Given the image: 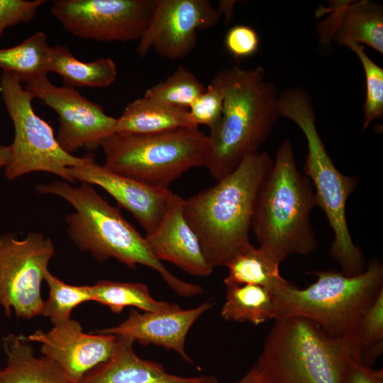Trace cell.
<instances>
[{
	"label": "cell",
	"mask_w": 383,
	"mask_h": 383,
	"mask_svg": "<svg viewBox=\"0 0 383 383\" xmlns=\"http://www.w3.org/2000/svg\"><path fill=\"white\" fill-rule=\"evenodd\" d=\"M35 190L39 194L61 197L74 207V212L65 216L67 234L80 250L90 253L97 261L113 258L133 270L138 265L148 267L158 272L180 296L192 297L204 292L201 286L171 273L152 252L145 237L91 184L82 182L73 186L66 181H55L36 184Z\"/></svg>",
	"instance_id": "1"
},
{
	"label": "cell",
	"mask_w": 383,
	"mask_h": 383,
	"mask_svg": "<svg viewBox=\"0 0 383 383\" xmlns=\"http://www.w3.org/2000/svg\"><path fill=\"white\" fill-rule=\"evenodd\" d=\"M211 82L221 90L223 105L219 122L208 135L210 152L206 167L218 181L266 141L280 117L279 94L262 66L226 68Z\"/></svg>",
	"instance_id": "2"
},
{
	"label": "cell",
	"mask_w": 383,
	"mask_h": 383,
	"mask_svg": "<svg viewBox=\"0 0 383 383\" xmlns=\"http://www.w3.org/2000/svg\"><path fill=\"white\" fill-rule=\"evenodd\" d=\"M273 165L267 152L245 157L217 183L184 199V217L214 269L250 243L249 233L260 187Z\"/></svg>",
	"instance_id": "3"
},
{
	"label": "cell",
	"mask_w": 383,
	"mask_h": 383,
	"mask_svg": "<svg viewBox=\"0 0 383 383\" xmlns=\"http://www.w3.org/2000/svg\"><path fill=\"white\" fill-rule=\"evenodd\" d=\"M317 206L310 179L298 170L294 149L286 139L258 191L251 230L259 247L281 263L292 255H306L318 245L310 222Z\"/></svg>",
	"instance_id": "4"
},
{
	"label": "cell",
	"mask_w": 383,
	"mask_h": 383,
	"mask_svg": "<svg viewBox=\"0 0 383 383\" xmlns=\"http://www.w3.org/2000/svg\"><path fill=\"white\" fill-rule=\"evenodd\" d=\"M278 109L280 117L292 121L305 136L304 174L310 179L317 206L323 211L333 233L331 257L345 275L362 274L367 264L362 250L352 239L346 219L347 201L357 186V178L341 173L328 154L316 128L311 98L305 89L296 87L279 94Z\"/></svg>",
	"instance_id": "5"
},
{
	"label": "cell",
	"mask_w": 383,
	"mask_h": 383,
	"mask_svg": "<svg viewBox=\"0 0 383 383\" xmlns=\"http://www.w3.org/2000/svg\"><path fill=\"white\" fill-rule=\"evenodd\" d=\"M311 274L317 279L306 288L287 282L272 292L274 321L305 318L331 337L350 343L360 319L383 291V265L372 259L353 277L334 270Z\"/></svg>",
	"instance_id": "6"
},
{
	"label": "cell",
	"mask_w": 383,
	"mask_h": 383,
	"mask_svg": "<svg viewBox=\"0 0 383 383\" xmlns=\"http://www.w3.org/2000/svg\"><path fill=\"white\" fill-rule=\"evenodd\" d=\"M350 343L302 317L276 320L257 363L265 383H345Z\"/></svg>",
	"instance_id": "7"
},
{
	"label": "cell",
	"mask_w": 383,
	"mask_h": 383,
	"mask_svg": "<svg viewBox=\"0 0 383 383\" xmlns=\"http://www.w3.org/2000/svg\"><path fill=\"white\" fill-rule=\"evenodd\" d=\"M100 147L106 168L160 188H169L192 168L206 167L210 152L209 136L198 128L150 135L116 133Z\"/></svg>",
	"instance_id": "8"
},
{
	"label": "cell",
	"mask_w": 383,
	"mask_h": 383,
	"mask_svg": "<svg viewBox=\"0 0 383 383\" xmlns=\"http://www.w3.org/2000/svg\"><path fill=\"white\" fill-rule=\"evenodd\" d=\"M0 94L14 127L13 140L9 145L11 157L4 167L6 177L14 179L40 171L74 183L67 172L68 168L84 165L94 160V156L89 153L75 157L60 148L52 127L34 112V97L16 76L2 72Z\"/></svg>",
	"instance_id": "9"
},
{
	"label": "cell",
	"mask_w": 383,
	"mask_h": 383,
	"mask_svg": "<svg viewBox=\"0 0 383 383\" xmlns=\"http://www.w3.org/2000/svg\"><path fill=\"white\" fill-rule=\"evenodd\" d=\"M54 255L51 239L40 233L22 240L11 234L0 237V307L7 317L12 313L23 319L41 315V283Z\"/></svg>",
	"instance_id": "10"
},
{
	"label": "cell",
	"mask_w": 383,
	"mask_h": 383,
	"mask_svg": "<svg viewBox=\"0 0 383 383\" xmlns=\"http://www.w3.org/2000/svg\"><path fill=\"white\" fill-rule=\"evenodd\" d=\"M153 0H56L50 11L71 35L99 42L138 40Z\"/></svg>",
	"instance_id": "11"
},
{
	"label": "cell",
	"mask_w": 383,
	"mask_h": 383,
	"mask_svg": "<svg viewBox=\"0 0 383 383\" xmlns=\"http://www.w3.org/2000/svg\"><path fill=\"white\" fill-rule=\"evenodd\" d=\"M25 89L57 113L56 140L69 154L80 148L96 149L104 138L116 133V118L72 87H57L45 76L28 82Z\"/></svg>",
	"instance_id": "12"
},
{
	"label": "cell",
	"mask_w": 383,
	"mask_h": 383,
	"mask_svg": "<svg viewBox=\"0 0 383 383\" xmlns=\"http://www.w3.org/2000/svg\"><path fill=\"white\" fill-rule=\"evenodd\" d=\"M221 17L207 0H153L136 53L143 57L153 49L165 58L182 59L196 48L197 31L214 27Z\"/></svg>",
	"instance_id": "13"
},
{
	"label": "cell",
	"mask_w": 383,
	"mask_h": 383,
	"mask_svg": "<svg viewBox=\"0 0 383 383\" xmlns=\"http://www.w3.org/2000/svg\"><path fill=\"white\" fill-rule=\"evenodd\" d=\"M27 338L38 343L43 355L56 364L72 383H79L110 357L118 336L84 333L79 322L70 318L54 325L48 332L36 330Z\"/></svg>",
	"instance_id": "14"
},
{
	"label": "cell",
	"mask_w": 383,
	"mask_h": 383,
	"mask_svg": "<svg viewBox=\"0 0 383 383\" xmlns=\"http://www.w3.org/2000/svg\"><path fill=\"white\" fill-rule=\"evenodd\" d=\"M67 172L75 181L104 189L135 217L146 233H151L160 223L172 193L169 188L151 187L113 172L94 160L70 167Z\"/></svg>",
	"instance_id": "15"
},
{
	"label": "cell",
	"mask_w": 383,
	"mask_h": 383,
	"mask_svg": "<svg viewBox=\"0 0 383 383\" xmlns=\"http://www.w3.org/2000/svg\"><path fill=\"white\" fill-rule=\"evenodd\" d=\"M213 306V303L208 299L195 308H180L167 312L141 313L131 309L128 318L118 325L92 332L125 336L143 345L152 344L174 350L199 369L185 350V340L194 322Z\"/></svg>",
	"instance_id": "16"
},
{
	"label": "cell",
	"mask_w": 383,
	"mask_h": 383,
	"mask_svg": "<svg viewBox=\"0 0 383 383\" xmlns=\"http://www.w3.org/2000/svg\"><path fill=\"white\" fill-rule=\"evenodd\" d=\"M184 203L182 197L172 192L162 219L145 237L150 250L160 261L173 263L192 275L207 277L213 268L184 217Z\"/></svg>",
	"instance_id": "17"
},
{
	"label": "cell",
	"mask_w": 383,
	"mask_h": 383,
	"mask_svg": "<svg viewBox=\"0 0 383 383\" xmlns=\"http://www.w3.org/2000/svg\"><path fill=\"white\" fill-rule=\"evenodd\" d=\"M328 17L318 26L323 43L332 40L345 45L348 42L365 44L383 54V8L368 0L333 1L318 9V16Z\"/></svg>",
	"instance_id": "18"
},
{
	"label": "cell",
	"mask_w": 383,
	"mask_h": 383,
	"mask_svg": "<svg viewBox=\"0 0 383 383\" xmlns=\"http://www.w3.org/2000/svg\"><path fill=\"white\" fill-rule=\"evenodd\" d=\"M117 336L110 357L79 383H218L212 375L185 377L168 373L160 364L140 357L133 350V339Z\"/></svg>",
	"instance_id": "19"
},
{
	"label": "cell",
	"mask_w": 383,
	"mask_h": 383,
	"mask_svg": "<svg viewBox=\"0 0 383 383\" xmlns=\"http://www.w3.org/2000/svg\"><path fill=\"white\" fill-rule=\"evenodd\" d=\"M1 345L6 360L0 383H72L52 361L34 355L27 336L9 333L2 337Z\"/></svg>",
	"instance_id": "20"
},
{
	"label": "cell",
	"mask_w": 383,
	"mask_h": 383,
	"mask_svg": "<svg viewBox=\"0 0 383 383\" xmlns=\"http://www.w3.org/2000/svg\"><path fill=\"white\" fill-rule=\"evenodd\" d=\"M184 128H198L187 109L143 96L129 102L116 118V133L150 135Z\"/></svg>",
	"instance_id": "21"
},
{
	"label": "cell",
	"mask_w": 383,
	"mask_h": 383,
	"mask_svg": "<svg viewBox=\"0 0 383 383\" xmlns=\"http://www.w3.org/2000/svg\"><path fill=\"white\" fill-rule=\"evenodd\" d=\"M48 71L59 74L67 87L104 88L111 85L117 77V67L109 57L84 62L77 59L67 46L50 48Z\"/></svg>",
	"instance_id": "22"
},
{
	"label": "cell",
	"mask_w": 383,
	"mask_h": 383,
	"mask_svg": "<svg viewBox=\"0 0 383 383\" xmlns=\"http://www.w3.org/2000/svg\"><path fill=\"white\" fill-rule=\"evenodd\" d=\"M280 263L260 247L251 243L243 248L227 263L228 275L223 283L228 285L261 286L272 294L287 281L279 272Z\"/></svg>",
	"instance_id": "23"
},
{
	"label": "cell",
	"mask_w": 383,
	"mask_h": 383,
	"mask_svg": "<svg viewBox=\"0 0 383 383\" xmlns=\"http://www.w3.org/2000/svg\"><path fill=\"white\" fill-rule=\"evenodd\" d=\"M91 287L92 301L106 306L114 313H120L128 306L144 312H167L181 308L177 304L154 299L148 287L140 282L100 280Z\"/></svg>",
	"instance_id": "24"
},
{
	"label": "cell",
	"mask_w": 383,
	"mask_h": 383,
	"mask_svg": "<svg viewBox=\"0 0 383 383\" xmlns=\"http://www.w3.org/2000/svg\"><path fill=\"white\" fill-rule=\"evenodd\" d=\"M221 315L227 320L257 326L274 320L272 294L252 284L228 285Z\"/></svg>",
	"instance_id": "25"
},
{
	"label": "cell",
	"mask_w": 383,
	"mask_h": 383,
	"mask_svg": "<svg viewBox=\"0 0 383 383\" xmlns=\"http://www.w3.org/2000/svg\"><path fill=\"white\" fill-rule=\"evenodd\" d=\"M50 48L45 33L36 32L14 46L1 48L0 68L25 83L48 76Z\"/></svg>",
	"instance_id": "26"
},
{
	"label": "cell",
	"mask_w": 383,
	"mask_h": 383,
	"mask_svg": "<svg viewBox=\"0 0 383 383\" xmlns=\"http://www.w3.org/2000/svg\"><path fill=\"white\" fill-rule=\"evenodd\" d=\"M355 360L372 366L383 351V291L360 319L350 343Z\"/></svg>",
	"instance_id": "27"
},
{
	"label": "cell",
	"mask_w": 383,
	"mask_h": 383,
	"mask_svg": "<svg viewBox=\"0 0 383 383\" xmlns=\"http://www.w3.org/2000/svg\"><path fill=\"white\" fill-rule=\"evenodd\" d=\"M49 288V296L44 301L41 315L48 318L52 325L70 320L72 310L79 304L92 301L90 285L68 284L49 270L45 275Z\"/></svg>",
	"instance_id": "28"
},
{
	"label": "cell",
	"mask_w": 383,
	"mask_h": 383,
	"mask_svg": "<svg viewBox=\"0 0 383 383\" xmlns=\"http://www.w3.org/2000/svg\"><path fill=\"white\" fill-rule=\"evenodd\" d=\"M205 89L192 72L179 66L166 79L148 89L144 96L188 110Z\"/></svg>",
	"instance_id": "29"
},
{
	"label": "cell",
	"mask_w": 383,
	"mask_h": 383,
	"mask_svg": "<svg viewBox=\"0 0 383 383\" xmlns=\"http://www.w3.org/2000/svg\"><path fill=\"white\" fill-rule=\"evenodd\" d=\"M345 46L358 57L365 72L366 95L363 106V128H366L372 121L383 116V69L367 55L362 45L348 42Z\"/></svg>",
	"instance_id": "30"
},
{
	"label": "cell",
	"mask_w": 383,
	"mask_h": 383,
	"mask_svg": "<svg viewBox=\"0 0 383 383\" xmlns=\"http://www.w3.org/2000/svg\"><path fill=\"white\" fill-rule=\"evenodd\" d=\"M223 105V97L221 90L214 84L206 87L191 104L188 109L192 121L197 127L204 125L213 129L219 122Z\"/></svg>",
	"instance_id": "31"
},
{
	"label": "cell",
	"mask_w": 383,
	"mask_h": 383,
	"mask_svg": "<svg viewBox=\"0 0 383 383\" xmlns=\"http://www.w3.org/2000/svg\"><path fill=\"white\" fill-rule=\"evenodd\" d=\"M224 45L227 51L235 59L254 55L260 47L257 31L250 26L235 25L226 32Z\"/></svg>",
	"instance_id": "32"
},
{
	"label": "cell",
	"mask_w": 383,
	"mask_h": 383,
	"mask_svg": "<svg viewBox=\"0 0 383 383\" xmlns=\"http://www.w3.org/2000/svg\"><path fill=\"white\" fill-rule=\"evenodd\" d=\"M45 2V0H0V39L6 28L31 21Z\"/></svg>",
	"instance_id": "33"
},
{
	"label": "cell",
	"mask_w": 383,
	"mask_h": 383,
	"mask_svg": "<svg viewBox=\"0 0 383 383\" xmlns=\"http://www.w3.org/2000/svg\"><path fill=\"white\" fill-rule=\"evenodd\" d=\"M345 383H383V370H375L352 357L349 360Z\"/></svg>",
	"instance_id": "34"
},
{
	"label": "cell",
	"mask_w": 383,
	"mask_h": 383,
	"mask_svg": "<svg viewBox=\"0 0 383 383\" xmlns=\"http://www.w3.org/2000/svg\"><path fill=\"white\" fill-rule=\"evenodd\" d=\"M261 380L260 372L255 364L244 377L238 381L232 383H260Z\"/></svg>",
	"instance_id": "35"
},
{
	"label": "cell",
	"mask_w": 383,
	"mask_h": 383,
	"mask_svg": "<svg viewBox=\"0 0 383 383\" xmlns=\"http://www.w3.org/2000/svg\"><path fill=\"white\" fill-rule=\"evenodd\" d=\"M235 1H220L218 10L221 16L224 15L226 21H230L233 12Z\"/></svg>",
	"instance_id": "36"
},
{
	"label": "cell",
	"mask_w": 383,
	"mask_h": 383,
	"mask_svg": "<svg viewBox=\"0 0 383 383\" xmlns=\"http://www.w3.org/2000/svg\"><path fill=\"white\" fill-rule=\"evenodd\" d=\"M11 157V150L8 145H0V166L6 167Z\"/></svg>",
	"instance_id": "37"
},
{
	"label": "cell",
	"mask_w": 383,
	"mask_h": 383,
	"mask_svg": "<svg viewBox=\"0 0 383 383\" xmlns=\"http://www.w3.org/2000/svg\"><path fill=\"white\" fill-rule=\"evenodd\" d=\"M260 383H265V382H264L262 381V379L261 382H260Z\"/></svg>",
	"instance_id": "38"
}]
</instances>
